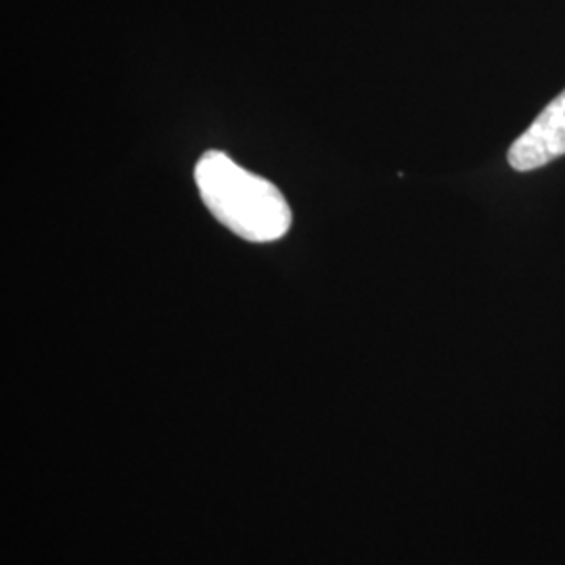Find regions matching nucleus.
<instances>
[{
	"label": "nucleus",
	"instance_id": "f257e3e1",
	"mask_svg": "<svg viewBox=\"0 0 565 565\" xmlns=\"http://www.w3.org/2000/svg\"><path fill=\"white\" fill-rule=\"evenodd\" d=\"M195 182L214 218L247 242H277L291 226V210L281 191L221 151L203 153Z\"/></svg>",
	"mask_w": 565,
	"mask_h": 565
},
{
	"label": "nucleus",
	"instance_id": "f03ea898",
	"mask_svg": "<svg viewBox=\"0 0 565 565\" xmlns=\"http://www.w3.org/2000/svg\"><path fill=\"white\" fill-rule=\"evenodd\" d=\"M565 156V90L541 111V116L509 149V166L530 172Z\"/></svg>",
	"mask_w": 565,
	"mask_h": 565
}]
</instances>
